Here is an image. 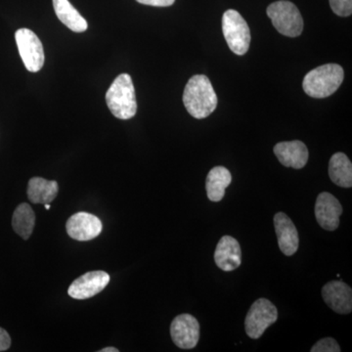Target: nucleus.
<instances>
[{
	"instance_id": "1",
	"label": "nucleus",
	"mask_w": 352,
	"mask_h": 352,
	"mask_svg": "<svg viewBox=\"0 0 352 352\" xmlns=\"http://www.w3.org/2000/svg\"><path fill=\"white\" fill-rule=\"evenodd\" d=\"M183 103L195 119H206L214 112L217 96L207 76L196 75L190 78L183 92Z\"/></svg>"
},
{
	"instance_id": "2",
	"label": "nucleus",
	"mask_w": 352,
	"mask_h": 352,
	"mask_svg": "<svg viewBox=\"0 0 352 352\" xmlns=\"http://www.w3.org/2000/svg\"><path fill=\"white\" fill-rule=\"evenodd\" d=\"M344 78V69L340 65H322L305 76L303 90L312 98H327L339 89Z\"/></svg>"
},
{
	"instance_id": "3",
	"label": "nucleus",
	"mask_w": 352,
	"mask_h": 352,
	"mask_svg": "<svg viewBox=\"0 0 352 352\" xmlns=\"http://www.w3.org/2000/svg\"><path fill=\"white\" fill-rule=\"evenodd\" d=\"M108 108L116 118L129 120L138 112L135 88L129 74L117 76L106 94Z\"/></svg>"
},
{
	"instance_id": "4",
	"label": "nucleus",
	"mask_w": 352,
	"mask_h": 352,
	"mask_svg": "<svg viewBox=\"0 0 352 352\" xmlns=\"http://www.w3.org/2000/svg\"><path fill=\"white\" fill-rule=\"evenodd\" d=\"M268 17L278 32L289 38L300 36L303 31L302 14L291 1L279 0L267 7Z\"/></svg>"
},
{
	"instance_id": "5",
	"label": "nucleus",
	"mask_w": 352,
	"mask_h": 352,
	"mask_svg": "<svg viewBox=\"0 0 352 352\" xmlns=\"http://www.w3.org/2000/svg\"><path fill=\"white\" fill-rule=\"evenodd\" d=\"M222 32L229 48L236 55L243 56L251 44L249 25L238 11L229 9L222 16Z\"/></svg>"
},
{
	"instance_id": "6",
	"label": "nucleus",
	"mask_w": 352,
	"mask_h": 352,
	"mask_svg": "<svg viewBox=\"0 0 352 352\" xmlns=\"http://www.w3.org/2000/svg\"><path fill=\"white\" fill-rule=\"evenodd\" d=\"M278 319L276 307L266 298H258L252 303L245 320V330L251 339H259Z\"/></svg>"
},
{
	"instance_id": "7",
	"label": "nucleus",
	"mask_w": 352,
	"mask_h": 352,
	"mask_svg": "<svg viewBox=\"0 0 352 352\" xmlns=\"http://www.w3.org/2000/svg\"><path fill=\"white\" fill-rule=\"evenodd\" d=\"M15 38L25 69L31 73H38L44 64V51L41 39L31 30L25 28L16 32Z\"/></svg>"
},
{
	"instance_id": "8",
	"label": "nucleus",
	"mask_w": 352,
	"mask_h": 352,
	"mask_svg": "<svg viewBox=\"0 0 352 352\" xmlns=\"http://www.w3.org/2000/svg\"><path fill=\"white\" fill-rule=\"evenodd\" d=\"M170 336L175 346L179 349H194L200 340V324L192 315H178L171 322Z\"/></svg>"
},
{
	"instance_id": "9",
	"label": "nucleus",
	"mask_w": 352,
	"mask_h": 352,
	"mask_svg": "<svg viewBox=\"0 0 352 352\" xmlns=\"http://www.w3.org/2000/svg\"><path fill=\"white\" fill-rule=\"evenodd\" d=\"M110 282L105 271H91L76 279L69 287L68 294L75 300H87L100 293Z\"/></svg>"
},
{
	"instance_id": "10",
	"label": "nucleus",
	"mask_w": 352,
	"mask_h": 352,
	"mask_svg": "<svg viewBox=\"0 0 352 352\" xmlns=\"http://www.w3.org/2000/svg\"><path fill=\"white\" fill-rule=\"evenodd\" d=\"M66 229L72 239L85 242L98 237L103 226L98 217L88 212H80L69 217L66 223Z\"/></svg>"
},
{
	"instance_id": "11",
	"label": "nucleus",
	"mask_w": 352,
	"mask_h": 352,
	"mask_svg": "<svg viewBox=\"0 0 352 352\" xmlns=\"http://www.w3.org/2000/svg\"><path fill=\"white\" fill-rule=\"evenodd\" d=\"M342 214V205L335 196L328 192L319 194L315 203V217L322 228L335 231L340 226Z\"/></svg>"
},
{
	"instance_id": "12",
	"label": "nucleus",
	"mask_w": 352,
	"mask_h": 352,
	"mask_svg": "<svg viewBox=\"0 0 352 352\" xmlns=\"http://www.w3.org/2000/svg\"><path fill=\"white\" fill-rule=\"evenodd\" d=\"M324 302L339 314H349L352 310V291L349 285L340 281H331L322 289Z\"/></svg>"
},
{
	"instance_id": "13",
	"label": "nucleus",
	"mask_w": 352,
	"mask_h": 352,
	"mask_svg": "<svg viewBox=\"0 0 352 352\" xmlns=\"http://www.w3.org/2000/svg\"><path fill=\"white\" fill-rule=\"evenodd\" d=\"M274 227L281 252L287 256L295 254L300 245V237L294 222L284 212H278L274 217Z\"/></svg>"
},
{
	"instance_id": "14",
	"label": "nucleus",
	"mask_w": 352,
	"mask_h": 352,
	"mask_svg": "<svg viewBox=\"0 0 352 352\" xmlns=\"http://www.w3.org/2000/svg\"><path fill=\"white\" fill-rule=\"evenodd\" d=\"M274 154L284 166L296 170L305 168L309 157L307 145L300 140L277 143L274 147Z\"/></svg>"
},
{
	"instance_id": "15",
	"label": "nucleus",
	"mask_w": 352,
	"mask_h": 352,
	"mask_svg": "<svg viewBox=\"0 0 352 352\" xmlns=\"http://www.w3.org/2000/svg\"><path fill=\"white\" fill-rule=\"evenodd\" d=\"M214 261L220 270L234 271L242 263V251L239 242L231 236H223L214 252Z\"/></svg>"
},
{
	"instance_id": "16",
	"label": "nucleus",
	"mask_w": 352,
	"mask_h": 352,
	"mask_svg": "<svg viewBox=\"0 0 352 352\" xmlns=\"http://www.w3.org/2000/svg\"><path fill=\"white\" fill-rule=\"evenodd\" d=\"M232 182L230 171L224 166H214L208 173L206 190L208 198L212 201H220L226 196V190Z\"/></svg>"
},
{
	"instance_id": "17",
	"label": "nucleus",
	"mask_w": 352,
	"mask_h": 352,
	"mask_svg": "<svg viewBox=\"0 0 352 352\" xmlns=\"http://www.w3.org/2000/svg\"><path fill=\"white\" fill-rule=\"evenodd\" d=\"M58 183L41 177H32L28 184V198L32 204H50L58 195Z\"/></svg>"
},
{
	"instance_id": "18",
	"label": "nucleus",
	"mask_w": 352,
	"mask_h": 352,
	"mask_svg": "<svg viewBox=\"0 0 352 352\" xmlns=\"http://www.w3.org/2000/svg\"><path fill=\"white\" fill-rule=\"evenodd\" d=\"M329 176L338 186L351 188L352 186V164L346 154L336 153L329 163Z\"/></svg>"
},
{
	"instance_id": "19",
	"label": "nucleus",
	"mask_w": 352,
	"mask_h": 352,
	"mask_svg": "<svg viewBox=\"0 0 352 352\" xmlns=\"http://www.w3.org/2000/svg\"><path fill=\"white\" fill-rule=\"evenodd\" d=\"M55 14L58 19L61 21L71 31L83 32L87 30V22L78 13L75 7L69 3V0H53Z\"/></svg>"
},
{
	"instance_id": "20",
	"label": "nucleus",
	"mask_w": 352,
	"mask_h": 352,
	"mask_svg": "<svg viewBox=\"0 0 352 352\" xmlns=\"http://www.w3.org/2000/svg\"><path fill=\"white\" fill-rule=\"evenodd\" d=\"M34 222H36V215L31 206L27 203L20 204L13 214L14 231L23 239L28 240L34 231Z\"/></svg>"
},
{
	"instance_id": "21",
	"label": "nucleus",
	"mask_w": 352,
	"mask_h": 352,
	"mask_svg": "<svg viewBox=\"0 0 352 352\" xmlns=\"http://www.w3.org/2000/svg\"><path fill=\"white\" fill-rule=\"evenodd\" d=\"M331 9L336 15L349 17L352 13V0H329Z\"/></svg>"
},
{
	"instance_id": "22",
	"label": "nucleus",
	"mask_w": 352,
	"mask_h": 352,
	"mask_svg": "<svg viewBox=\"0 0 352 352\" xmlns=\"http://www.w3.org/2000/svg\"><path fill=\"white\" fill-rule=\"evenodd\" d=\"M311 352H340V347L333 338H325L317 342L310 349Z\"/></svg>"
},
{
	"instance_id": "23",
	"label": "nucleus",
	"mask_w": 352,
	"mask_h": 352,
	"mask_svg": "<svg viewBox=\"0 0 352 352\" xmlns=\"http://www.w3.org/2000/svg\"><path fill=\"white\" fill-rule=\"evenodd\" d=\"M139 3L144 6L155 7H168L173 6L175 0H136Z\"/></svg>"
},
{
	"instance_id": "24",
	"label": "nucleus",
	"mask_w": 352,
	"mask_h": 352,
	"mask_svg": "<svg viewBox=\"0 0 352 352\" xmlns=\"http://www.w3.org/2000/svg\"><path fill=\"white\" fill-rule=\"evenodd\" d=\"M11 346V338L7 331L0 327V351H6Z\"/></svg>"
},
{
	"instance_id": "25",
	"label": "nucleus",
	"mask_w": 352,
	"mask_h": 352,
	"mask_svg": "<svg viewBox=\"0 0 352 352\" xmlns=\"http://www.w3.org/2000/svg\"><path fill=\"white\" fill-rule=\"evenodd\" d=\"M99 352H119V349H116V347H105Z\"/></svg>"
},
{
	"instance_id": "26",
	"label": "nucleus",
	"mask_w": 352,
	"mask_h": 352,
	"mask_svg": "<svg viewBox=\"0 0 352 352\" xmlns=\"http://www.w3.org/2000/svg\"><path fill=\"white\" fill-rule=\"evenodd\" d=\"M45 208H46V210H50V204H45Z\"/></svg>"
}]
</instances>
